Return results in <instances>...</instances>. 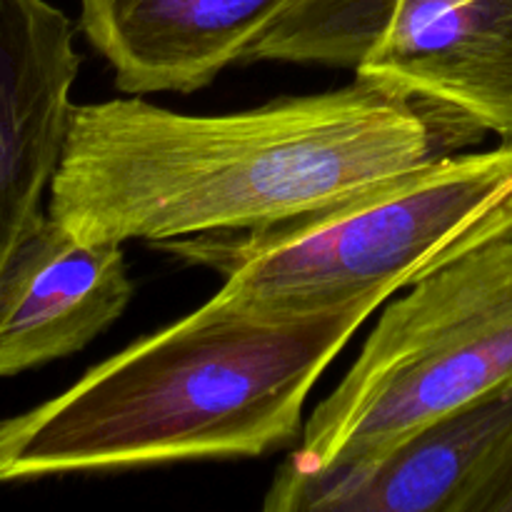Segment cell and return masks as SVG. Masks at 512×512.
I'll return each mask as SVG.
<instances>
[{
  "label": "cell",
  "instance_id": "5",
  "mask_svg": "<svg viewBox=\"0 0 512 512\" xmlns=\"http://www.w3.org/2000/svg\"><path fill=\"white\" fill-rule=\"evenodd\" d=\"M255 60L350 68L512 143V0H303Z\"/></svg>",
  "mask_w": 512,
  "mask_h": 512
},
{
  "label": "cell",
  "instance_id": "3",
  "mask_svg": "<svg viewBox=\"0 0 512 512\" xmlns=\"http://www.w3.org/2000/svg\"><path fill=\"white\" fill-rule=\"evenodd\" d=\"M512 238V143L440 158L358 198L265 228L153 243L225 278L233 300L315 313L390 295Z\"/></svg>",
  "mask_w": 512,
  "mask_h": 512
},
{
  "label": "cell",
  "instance_id": "4",
  "mask_svg": "<svg viewBox=\"0 0 512 512\" xmlns=\"http://www.w3.org/2000/svg\"><path fill=\"white\" fill-rule=\"evenodd\" d=\"M512 385V238L410 285L315 408L290 458L333 465L408 435Z\"/></svg>",
  "mask_w": 512,
  "mask_h": 512
},
{
  "label": "cell",
  "instance_id": "2",
  "mask_svg": "<svg viewBox=\"0 0 512 512\" xmlns=\"http://www.w3.org/2000/svg\"><path fill=\"white\" fill-rule=\"evenodd\" d=\"M385 300L273 313L218 290L55 398L0 420V485L260 458L290 445L310 390Z\"/></svg>",
  "mask_w": 512,
  "mask_h": 512
},
{
  "label": "cell",
  "instance_id": "7",
  "mask_svg": "<svg viewBox=\"0 0 512 512\" xmlns=\"http://www.w3.org/2000/svg\"><path fill=\"white\" fill-rule=\"evenodd\" d=\"M80 55L75 25L48 0H0V278L48 210Z\"/></svg>",
  "mask_w": 512,
  "mask_h": 512
},
{
  "label": "cell",
  "instance_id": "1",
  "mask_svg": "<svg viewBox=\"0 0 512 512\" xmlns=\"http://www.w3.org/2000/svg\"><path fill=\"white\" fill-rule=\"evenodd\" d=\"M483 135L465 115L358 78L220 115L128 95L73 105L45 210L85 243L265 228L358 198Z\"/></svg>",
  "mask_w": 512,
  "mask_h": 512
},
{
  "label": "cell",
  "instance_id": "9",
  "mask_svg": "<svg viewBox=\"0 0 512 512\" xmlns=\"http://www.w3.org/2000/svg\"><path fill=\"white\" fill-rule=\"evenodd\" d=\"M133 293L123 245L85 243L45 213L0 278V378L83 350Z\"/></svg>",
  "mask_w": 512,
  "mask_h": 512
},
{
  "label": "cell",
  "instance_id": "6",
  "mask_svg": "<svg viewBox=\"0 0 512 512\" xmlns=\"http://www.w3.org/2000/svg\"><path fill=\"white\" fill-rule=\"evenodd\" d=\"M512 443V385L383 453L333 465L288 458L265 495L273 512H468Z\"/></svg>",
  "mask_w": 512,
  "mask_h": 512
},
{
  "label": "cell",
  "instance_id": "10",
  "mask_svg": "<svg viewBox=\"0 0 512 512\" xmlns=\"http://www.w3.org/2000/svg\"><path fill=\"white\" fill-rule=\"evenodd\" d=\"M468 512H512V443L473 495Z\"/></svg>",
  "mask_w": 512,
  "mask_h": 512
},
{
  "label": "cell",
  "instance_id": "8",
  "mask_svg": "<svg viewBox=\"0 0 512 512\" xmlns=\"http://www.w3.org/2000/svg\"><path fill=\"white\" fill-rule=\"evenodd\" d=\"M303 0H80V30L128 95L195 93L255 63Z\"/></svg>",
  "mask_w": 512,
  "mask_h": 512
}]
</instances>
